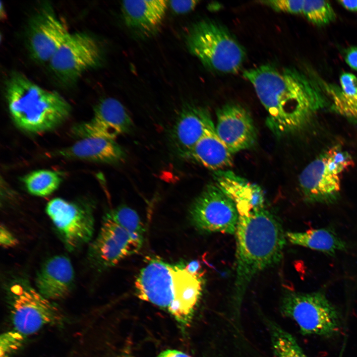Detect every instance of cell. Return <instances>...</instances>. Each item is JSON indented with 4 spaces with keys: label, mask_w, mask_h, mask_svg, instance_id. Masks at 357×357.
<instances>
[{
    "label": "cell",
    "mask_w": 357,
    "mask_h": 357,
    "mask_svg": "<svg viewBox=\"0 0 357 357\" xmlns=\"http://www.w3.org/2000/svg\"><path fill=\"white\" fill-rule=\"evenodd\" d=\"M268 115L266 124L277 137L301 129L325 103L320 92L294 68L279 70L270 64L245 70Z\"/></svg>",
    "instance_id": "obj_1"
},
{
    "label": "cell",
    "mask_w": 357,
    "mask_h": 357,
    "mask_svg": "<svg viewBox=\"0 0 357 357\" xmlns=\"http://www.w3.org/2000/svg\"><path fill=\"white\" fill-rule=\"evenodd\" d=\"M239 215L233 298L238 311L252 279L281 261L286 238L281 223L265 208Z\"/></svg>",
    "instance_id": "obj_2"
},
{
    "label": "cell",
    "mask_w": 357,
    "mask_h": 357,
    "mask_svg": "<svg viewBox=\"0 0 357 357\" xmlns=\"http://www.w3.org/2000/svg\"><path fill=\"white\" fill-rule=\"evenodd\" d=\"M202 275L189 272L185 264L152 259L135 281L139 298L171 314L181 325L189 324L202 292Z\"/></svg>",
    "instance_id": "obj_3"
},
{
    "label": "cell",
    "mask_w": 357,
    "mask_h": 357,
    "mask_svg": "<svg viewBox=\"0 0 357 357\" xmlns=\"http://www.w3.org/2000/svg\"><path fill=\"white\" fill-rule=\"evenodd\" d=\"M5 97L16 125L32 133L56 128L68 118L71 110L70 104L59 93L44 88L18 72L8 79Z\"/></svg>",
    "instance_id": "obj_4"
},
{
    "label": "cell",
    "mask_w": 357,
    "mask_h": 357,
    "mask_svg": "<svg viewBox=\"0 0 357 357\" xmlns=\"http://www.w3.org/2000/svg\"><path fill=\"white\" fill-rule=\"evenodd\" d=\"M190 53L206 67L224 73H235L245 60V52L229 30L212 20L192 25L186 37Z\"/></svg>",
    "instance_id": "obj_5"
},
{
    "label": "cell",
    "mask_w": 357,
    "mask_h": 357,
    "mask_svg": "<svg viewBox=\"0 0 357 357\" xmlns=\"http://www.w3.org/2000/svg\"><path fill=\"white\" fill-rule=\"evenodd\" d=\"M280 309L282 315L297 324L304 336L330 338L341 331V314L321 291H287L282 296Z\"/></svg>",
    "instance_id": "obj_6"
},
{
    "label": "cell",
    "mask_w": 357,
    "mask_h": 357,
    "mask_svg": "<svg viewBox=\"0 0 357 357\" xmlns=\"http://www.w3.org/2000/svg\"><path fill=\"white\" fill-rule=\"evenodd\" d=\"M7 294L13 329L26 337L62 319L55 305L25 280L12 282Z\"/></svg>",
    "instance_id": "obj_7"
},
{
    "label": "cell",
    "mask_w": 357,
    "mask_h": 357,
    "mask_svg": "<svg viewBox=\"0 0 357 357\" xmlns=\"http://www.w3.org/2000/svg\"><path fill=\"white\" fill-rule=\"evenodd\" d=\"M239 216L235 203L215 183L206 186L189 210L193 225L208 233L235 234Z\"/></svg>",
    "instance_id": "obj_8"
},
{
    "label": "cell",
    "mask_w": 357,
    "mask_h": 357,
    "mask_svg": "<svg viewBox=\"0 0 357 357\" xmlns=\"http://www.w3.org/2000/svg\"><path fill=\"white\" fill-rule=\"evenodd\" d=\"M46 210L68 249H75L92 238L94 220L87 206L55 198L48 203Z\"/></svg>",
    "instance_id": "obj_9"
},
{
    "label": "cell",
    "mask_w": 357,
    "mask_h": 357,
    "mask_svg": "<svg viewBox=\"0 0 357 357\" xmlns=\"http://www.w3.org/2000/svg\"><path fill=\"white\" fill-rule=\"evenodd\" d=\"M143 238L131 234L106 215L97 237L90 246L89 258L97 267H112L138 252Z\"/></svg>",
    "instance_id": "obj_10"
},
{
    "label": "cell",
    "mask_w": 357,
    "mask_h": 357,
    "mask_svg": "<svg viewBox=\"0 0 357 357\" xmlns=\"http://www.w3.org/2000/svg\"><path fill=\"white\" fill-rule=\"evenodd\" d=\"M101 58V49L94 38L75 33L70 34L49 62L57 75L71 80L99 64Z\"/></svg>",
    "instance_id": "obj_11"
},
{
    "label": "cell",
    "mask_w": 357,
    "mask_h": 357,
    "mask_svg": "<svg viewBox=\"0 0 357 357\" xmlns=\"http://www.w3.org/2000/svg\"><path fill=\"white\" fill-rule=\"evenodd\" d=\"M132 120L125 107L117 99L108 97L95 106L92 118L75 125L73 135L79 139L100 137L114 139L133 128Z\"/></svg>",
    "instance_id": "obj_12"
},
{
    "label": "cell",
    "mask_w": 357,
    "mask_h": 357,
    "mask_svg": "<svg viewBox=\"0 0 357 357\" xmlns=\"http://www.w3.org/2000/svg\"><path fill=\"white\" fill-rule=\"evenodd\" d=\"M341 173L326 152L309 163L299 177L304 200L308 203L331 204L339 198Z\"/></svg>",
    "instance_id": "obj_13"
},
{
    "label": "cell",
    "mask_w": 357,
    "mask_h": 357,
    "mask_svg": "<svg viewBox=\"0 0 357 357\" xmlns=\"http://www.w3.org/2000/svg\"><path fill=\"white\" fill-rule=\"evenodd\" d=\"M216 132L233 154L252 147L257 132L248 111L237 103H227L216 111Z\"/></svg>",
    "instance_id": "obj_14"
},
{
    "label": "cell",
    "mask_w": 357,
    "mask_h": 357,
    "mask_svg": "<svg viewBox=\"0 0 357 357\" xmlns=\"http://www.w3.org/2000/svg\"><path fill=\"white\" fill-rule=\"evenodd\" d=\"M70 33L51 11H43L30 24L29 47L32 57L41 62H49Z\"/></svg>",
    "instance_id": "obj_15"
},
{
    "label": "cell",
    "mask_w": 357,
    "mask_h": 357,
    "mask_svg": "<svg viewBox=\"0 0 357 357\" xmlns=\"http://www.w3.org/2000/svg\"><path fill=\"white\" fill-rule=\"evenodd\" d=\"M212 122L206 109L192 105L184 106L171 132L172 142L178 154L186 158Z\"/></svg>",
    "instance_id": "obj_16"
},
{
    "label": "cell",
    "mask_w": 357,
    "mask_h": 357,
    "mask_svg": "<svg viewBox=\"0 0 357 357\" xmlns=\"http://www.w3.org/2000/svg\"><path fill=\"white\" fill-rule=\"evenodd\" d=\"M215 184L235 203L239 215L264 208L265 197L262 188L230 171L213 173Z\"/></svg>",
    "instance_id": "obj_17"
},
{
    "label": "cell",
    "mask_w": 357,
    "mask_h": 357,
    "mask_svg": "<svg viewBox=\"0 0 357 357\" xmlns=\"http://www.w3.org/2000/svg\"><path fill=\"white\" fill-rule=\"evenodd\" d=\"M74 281V272L70 260L63 255L50 258L37 274V290L49 300L62 298L70 292Z\"/></svg>",
    "instance_id": "obj_18"
},
{
    "label": "cell",
    "mask_w": 357,
    "mask_h": 357,
    "mask_svg": "<svg viewBox=\"0 0 357 357\" xmlns=\"http://www.w3.org/2000/svg\"><path fill=\"white\" fill-rule=\"evenodd\" d=\"M168 1L164 0H125L121 11L125 25L143 35L149 36L161 26Z\"/></svg>",
    "instance_id": "obj_19"
},
{
    "label": "cell",
    "mask_w": 357,
    "mask_h": 357,
    "mask_svg": "<svg viewBox=\"0 0 357 357\" xmlns=\"http://www.w3.org/2000/svg\"><path fill=\"white\" fill-rule=\"evenodd\" d=\"M54 155L67 159L116 163L124 159L126 154L114 139L87 137L80 138L71 145L56 151Z\"/></svg>",
    "instance_id": "obj_20"
},
{
    "label": "cell",
    "mask_w": 357,
    "mask_h": 357,
    "mask_svg": "<svg viewBox=\"0 0 357 357\" xmlns=\"http://www.w3.org/2000/svg\"><path fill=\"white\" fill-rule=\"evenodd\" d=\"M233 154L217 135L213 122L194 146L186 158L215 171L224 170L233 164Z\"/></svg>",
    "instance_id": "obj_21"
},
{
    "label": "cell",
    "mask_w": 357,
    "mask_h": 357,
    "mask_svg": "<svg viewBox=\"0 0 357 357\" xmlns=\"http://www.w3.org/2000/svg\"><path fill=\"white\" fill-rule=\"evenodd\" d=\"M286 238L293 244L304 246L333 255L346 250V243L329 229H313L302 232H288Z\"/></svg>",
    "instance_id": "obj_22"
},
{
    "label": "cell",
    "mask_w": 357,
    "mask_h": 357,
    "mask_svg": "<svg viewBox=\"0 0 357 357\" xmlns=\"http://www.w3.org/2000/svg\"><path fill=\"white\" fill-rule=\"evenodd\" d=\"M266 323L274 357H308L291 334L273 321Z\"/></svg>",
    "instance_id": "obj_23"
},
{
    "label": "cell",
    "mask_w": 357,
    "mask_h": 357,
    "mask_svg": "<svg viewBox=\"0 0 357 357\" xmlns=\"http://www.w3.org/2000/svg\"><path fill=\"white\" fill-rule=\"evenodd\" d=\"M22 180L30 194L45 197L51 195L59 188L62 178L59 174L55 171L39 170L25 175Z\"/></svg>",
    "instance_id": "obj_24"
},
{
    "label": "cell",
    "mask_w": 357,
    "mask_h": 357,
    "mask_svg": "<svg viewBox=\"0 0 357 357\" xmlns=\"http://www.w3.org/2000/svg\"><path fill=\"white\" fill-rule=\"evenodd\" d=\"M302 13L318 26L328 24L336 19L335 13L327 0H304Z\"/></svg>",
    "instance_id": "obj_25"
},
{
    "label": "cell",
    "mask_w": 357,
    "mask_h": 357,
    "mask_svg": "<svg viewBox=\"0 0 357 357\" xmlns=\"http://www.w3.org/2000/svg\"><path fill=\"white\" fill-rule=\"evenodd\" d=\"M106 215L131 234L143 237L144 232L143 224L137 213L132 208L122 205Z\"/></svg>",
    "instance_id": "obj_26"
},
{
    "label": "cell",
    "mask_w": 357,
    "mask_h": 357,
    "mask_svg": "<svg viewBox=\"0 0 357 357\" xmlns=\"http://www.w3.org/2000/svg\"><path fill=\"white\" fill-rule=\"evenodd\" d=\"M329 91L333 99V110L340 115L357 120V98L347 97L338 89L331 88Z\"/></svg>",
    "instance_id": "obj_27"
},
{
    "label": "cell",
    "mask_w": 357,
    "mask_h": 357,
    "mask_svg": "<svg viewBox=\"0 0 357 357\" xmlns=\"http://www.w3.org/2000/svg\"><path fill=\"white\" fill-rule=\"evenodd\" d=\"M26 336L13 329L0 337V357H10L23 345Z\"/></svg>",
    "instance_id": "obj_28"
},
{
    "label": "cell",
    "mask_w": 357,
    "mask_h": 357,
    "mask_svg": "<svg viewBox=\"0 0 357 357\" xmlns=\"http://www.w3.org/2000/svg\"><path fill=\"white\" fill-rule=\"evenodd\" d=\"M303 0H274L261 1L274 10L293 14H299L302 12Z\"/></svg>",
    "instance_id": "obj_29"
},
{
    "label": "cell",
    "mask_w": 357,
    "mask_h": 357,
    "mask_svg": "<svg viewBox=\"0 0 357 357\" xmlns=\"http://www.w3.org/2000/svg\"><path fill=\"white\" fill-rule=\"evenodd\" d=\"M342 94L347 97L357 98V77L349 72L343 73L340 77Z\"/></svg>",
    "instance_id": "obj_30"
},
{
    "label": "cell",
    "mask_w": 357,
    "mask_h": 357,
    "mask_svg": "<svg viewBox=\"0 0 357 357\" xmlns=\"http://www.w3.org/2000/svg\"><path fill=\"white\" fill-rule=\"evenodd\" d=\"M198 0H171L168 3L172 9L178 14H184L192 11L196 6Z\"/></svg>",
    "instance_id": "obj_31"
},
{
    "label": "cell",
    "mask_w": 357,
    "mask_h": 357,
    "mask_svg": "<svg viewBox=\"0 0 357 357\" xmlns=\"http://www.w3.org/2000/svg\"><path fill=\"white\" fill-rule=\"evenodd\" d=\"M0 242L3 246L10 247L15 245L17 243V240L13 235L5 227L1 226L0 230Z\"/></svg>",
    "instance_id": "obj_32"
},
{
    "label": "cell",
    "mask_w": 357,
    "mask_h": 357,
    "mask_svg": "<svg viewBox=\"0 0 357 357\" xmlns=\"http://www.w3.org/2000/svg\"><path fill=\"white\" fill-rule=\"evenodd\" d=\"M345 60L351 68L357 71V46H352L347 50Z\"/></svg>",
    "instance_id": "obj_33"
},
{
    "label": "cell",
    "mask_w": 357,
    "mask_h": 357,
    "mask_svg": "<svg viewBox=\"0 0 357 357\" xmlns=\"http://www.w3.org/2000/svg\"><path fill=\"white\" fill-rule=\"evenodd\" d=\"M185 265L189 272L195 275L203 276V273L201 272V266L198 260L191 261Z\"/></svg>",
    "instance_id": "obj_34"
},
{
    "label": "cell",
    "mask_w": 357,
    "mask_h": 357,
    "mask_svg": "<svg viewBox=\"0 0 357 357\" xmlns=\"http://www.w3.org/2000/svg\"><path fill=\"white\" fill-rule=\"evenodd\" d=\"M157 357H190L188 355L176 350L168 349L162 352Z\"/></svg>",
    "instance_id": "obj_35"
},
{
    "label": "cell",
    "mask_w": 357,
    "mask_h": 357,
    "mask_svg": "<svg viewBox=\"0 0 357 357\" xmlns=\"http://www.w3.org/2000/svg\"><path fill=\"white\" fill-rule=\"evenodd\" d=\"M338 2L348 10L357 12V0H339Z\"/></svg>",
    "instance_id": "obj_36"
}]
</instances>
